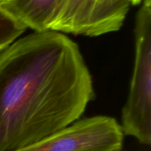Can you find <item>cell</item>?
Segmentation results:
<instances>
[{
  "mask_svg": "<svg viewBox=\"0 0 151 151\" xmlns=\"http://www.w3.org/2000/svg\"><path fill=\"white\" fill-rule=\"evenodd\" d=\"M79 47L34 32L0 50V151H17L76 122L94 98Z\"/></svg>",
  "mask_w": 151,
  "mask_h": 151,
  "instance_id": "cell-1",
  "label": "cell"
},
{
  "mask_svg": "<svg viewBox=\"0 0 151 151\" xmlns=\"http://www.w3.org/2000/svg\"><path fill=\"white\" fill-rule=\"evenodd\" d=\"M136 55L128 99L122 111L124 134L151 143V0H144L136 16Z\"/></svg>",
  "mask_w": 151,
  "mask_h": 151,
  "instance_id": "cell-2",
  "label": "cell"
},
{
  "mask_svg": "<svg viewBox=\"0 0 151 151\" xmlns=\"http://www.w3.org/2000/svg\"><path fill=\"white\" fill-rule=\"evenodd\" d=\"M131 4V0H60L50 30L90 37L115 32Z\"/></svg>",
  "mask_w": 151,
  "mask_h": 151,
  "instance_id": "cell-3",
  "label": "cell"
},
{
  "mask_svg": "<svg viewBox=\"0 0 151 151\" xmlns=\"http://www.w3.org/2000/svg\"><path fill=\"white\" fill-rule=\"evenodd\" d=\"M124 134L114 118L78 120L41 141L17 151H121Z\"/></svg>",
  "mask_w": 151,
  "mask_h": 151,
  "instance_id": "cell-4",
  "label": "cell"
},
{
  "mask_svg": "<svg viewBox=\"0 0 151 151\" xmlns=\"http://www.w3.org/2000/svg\"><path fill=\"white\" fill-rule=\"evenodd\" d=\"M60 0H0V7L34 32L50 30Z\"/></svg>",
  "mask_w": 151,
  "mask_h": 151,
  "instance_id": "cell-5",
  "label": "cell"
},
{
  "mask_svg": "<svg viewBox=\"0 0 151 151\" xmlns=\"http://www.w3.org/2000/svg\"><path fill=\"white\" fill-rule=\"evenodd\" d=\"M26 29L0 7V50L14 42Z\"/></svg>",
  "mask_w": 151,
  "mask_h": 151,
  "instance_id": "cell-6",
  "label": "cell"
},
{
  "mask_svg": "<svg viewBox=\"0 0 151 151\" xmlns=\"http://www.w3.org/2000/svg\"><path fill=\"white\" fill-rule=\"evenodd\" d=\"M142 0H131V4H134V5H137V4H140L142 2Z\"/></svg>",
  "mask_w": 151,
  "mask_h": 151,
  "instance_id": "cell-7",
  "label": "cell"
}]
</instances>
